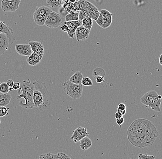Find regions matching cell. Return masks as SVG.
Wrapping results in <instances>:
<instances>
[{"instance_id": "cell-1", "label": "cell", "mask_w": 162, "mask_h": 159, "mask_svg": "<svg viewBox=\"0 0 162 159\" xmlns=\"http://www.w3.org/2000/svg\"><path fill=\"white\" fill-rule=\"evenodd\" d=\"M127 135L129 142L134 147L143 148L152 145L159 134L155 126L150 121L138 118L129 126Z\"/></svg>"}, {"instance_id": "cell-2", "label": "cell", "mask_w": 162, "mask_h": 159, "mask_svg": "<svg viewBox=\"0 0 162 159\" xmlns=\"http://www.w3.org/2000/svg\"><path fill=\"white\" fill-rule=\"evenodd\" d=\"M34 89L33 100L34 108L38 110L48 109L51 104L53 96L48 90L45 83L41 81H35Z\"/></svg>"}, {"instance_id": "cell-3", "label": "cell", "mask_w": 162, "mask_h": 159, "mask_svg": "<svg viewBox=\"0 0 162 159\" xmlns=\"http://www.w3.org/2000/svg\"><path fill=\"white\" fill-rule=\"evenodd\" d=\"M20 88L18 89V96L16 97L18 100L24 98L25 102H19V106L25 109H30L34 108L33 96L34 83L28 79L23 81L20 83Z\"/></svg>"}, {"instance_id": "cell-4", "label": "cell", "mask_w": 162, "mask_h": 159, "mask_svg": "<svg viewBox=\"0 0 162 159\" xmlns=\"http://www.w3.org/2000/svg\"><path fill=\"white\" fill-rule=\"evenodd\" d=\"M158 94L155 91H149L144 94L140 98V102L147 107L151 108L156 112L160 111V105L162 99H159Z\"/></svg>"}, {"instance_id": "cell-5", "label": "cell", "mask_w": 162, "mask_h": 159, "mask_svg": "<svg viewBox=\"0 0 162 159\" xmlns=\"http://www.w3.org/2000/svg\"><path fill=\"white\" fill-rule=\"evenodd\" d=\"M64 91L67 95L73 99H79L82 96L83 86L77 85L70 82L69 81H65L62 84Z\"/></svg>"}, {"instance_id": "cell-6", "label": "cell", "mask_w": 162, "mask_h": 159, "mask_svg": "<svg viewBox=\"0 0 162 159\" xmlns=\"http://www.w3.org/2000/svg\"><path fill=\"white\" fill-rule=\"evenodd\" d=\"M64 18L59 14L52 11L47 15L44 25L51 29H55L59 27L63 23Z\"/></svg>"}, {"instance_id": "cell-7", "label": "cell", "mask_w": 162, "mask_h": 159, "mask_svg": "<svg viewBox=\"0 0 162 159\" xmlns=\"http://www.w3.org/2000/svg\"><path fill=\"white\" fill-rule=\"evenodd\" d=\"M21 3V0H14L13 1L7 2L5 0H2L1 2V8L3 12H15L18 9L19 5Z\"/></svg>"}, {"instance_id": "cell-8", "label": "cell", "mask_w": 162, "mask_h": 159, "mask_svg": "<svg viewBox=\"0 0 162 159\" xmlns=\"http://www.w3.org/2000/svg\"><path fill=\"white\" fill-rule=\"evenodd\" d=\"M89 135V133L87 132V128L79 127L73 131L71 139L75 143H76L79 142L83 137L88 136Z\"/></svg>"}, {"instance_id": "cell-9", "label": "cell", "mask_w": 162, "mask_h": 159, "mask_svg": "<svg viewBox=\"0 0 162 159\" xmlns=\"http://www.w3.org/2000/svg\"><path fill=\"white\" fill-rule=\"evenodd\" d=\"M0 34H6L9 39L10 44L12 45L15 41V38L13 34V31L12 28L4 21L0 20Z\"/></svg>"}, {"instance_id": "cell-10", "label": "cell", "mask_w": 162, "mask_h": 159, "mask_svg": "<svg viewBox=\"0 0 162 159\" xmlns=\"http://www.w3.org/2000/svg\"><path fill=\"white\" fill-rule=\"evenodd\" d=\"M90 30L86 29L82 25L76 29L75 32V36L76 40L78 41H85L89 38Z\"/></svg>"}, {"instance_id": "cell-11", "label": "cell", "mask_w": 162, "mask_h": 159, "mask_svg": "<svg viewBox=\"0 0 162 159\" xmlns=\"http://www.w3.org/2000/svg\"><path fill=\"white\" fill-rule=\"evenodd\" d=\"M64 24L68 26V31L67 32L70 38L74 39L75 36V32L76 29L82 25V21L80 20L77 21H68L65 22Z\"/></svg>"}, {"instance_id": "cell-12", "label": "cell", "mask_w": 162, "mask_h": 159, "mask_svg": "<svg viewBox=\"0 0 162 159\" xmlns=\"http://www.w3.org/2000/svg\"><path fill=\"white\" fill-rule=\"evenodd\" d=\"M28 44L30 45L32 52H35L40 56L42 59L44 55V45L42 42L39 41H29Z\"/></svg>"}, {"instance_id": "cell-13", "label": "cell", "mask_w": 162, "mask_h": 159, "mask_svg": "<svg viewBox=\"0 0 162 159\" xmlns=\"http://www.w3.org/2000/svg\"><path fill=\"white\" fill-rule=\"evenodd\" d=\"M15 49L18 54L21 56L28 57L33 52L29 44H17L15 46Z\"/></svg>"}, {"instance_id": "cell-14", "label": "cell", "mask_w": 162, "mask_h": 159, "mask_svg": "<svg viewBox=\"0 0 162 159\" xmlns=\"http://www.w3.org/2000/svg\"><path fill=\"white\" fill-rule=\"evenodd\" d=\"M37 159H71L65 153H57L52 154L50 153L43 154L40 155Z\"/></svg>"}, {"instance_id": "cell-15", "label": "cell", "mask_w": 162, "mask_h": 159, "mask_svg": "<svg viewBox=\"0 0 162 159\" xmlns=\"http://www.w3.org/2000/svg\"><path fill=\"white\" fill-rule=\"evenodd\" d=\"M9 39L4 34H0V55L4 54L9 48Z\"/></svg>"}, {"instance_id": "cell-16", "label": "cell", "mask_w": 162, "mask_h": 159, "mask_svg": "<svg viewBox=\"0 0 162 159\" xmlns=\"http://www.w3.org/2000/svg\"><path fill=\"white\" fill-rule=\"evenodd\" d=\"M85 10H86L88 12L89 17H90L93 20H95V21L97 19L100 15V12L99 11L98 9L92 3L91 4L89 8L85 9Z\"/></svg>"}, {"instance_id": "cell-17", "label": "cell", "mask_w": 162, "mask_h": 159, "mask_svg": "<svg viewBox=\"0 0 162 159\" xmlns=\"http://www.w3.org/2000/svg\"><path fill=\"white\" fill-rule=\"evenodd\" d=\"M41 58L39 55H37L35 52H33L28 57L26 61L28 65L35 66L40 64L41 61Z\"/></svg>"}, {"instance_id": "cell-18", "label": "cell", "mask_w": 162, "mask_h": 159, "mask_svg": "<svg viewBox=\"0 0 162 159\" xmlns=\"http://www.w3.org/2000/svg\"><path fill=\"white\" fill-rule=\"evenodd\" d=\"M79 142L80 148L83 151H85L89 149L92 144L91 140L88 137H83Z\"/></svg>"}, {"instance_id": "cell-19", "label": "cell", "mask_w": 162, "mask_h": 159, "mask_svg": "<svg viewBox=\"0 0 162 159\" xmlns=\"http://www.w3.org/2000/svg\"><path fill=\"white\" fill-rule=\"evenodd\" d=\"M83 75L81 71H77L69 79V81L74 84L82 85V81Z\"/></svg>"}, {"instance_id": "cell-20", "label": "cell", "mask_w": 162, "mask_h": 159, "mask_svg": "<svg viewBox=\"0 0 162 159\" xmlns=\"http://www.w3.org/2000/svg\"><path fill=\"white\" fill-rule=\"evenodd\" d=\"M12 97L10 94H2L0 92V107L6 106L10 103Z\"/></svg>"}, {"instance_id": "cell-21", "label": "cell", "mask_w": 162, "mask_h": 159, "mask_svg": "<svg viewBox=\"0 0 162 159\" xmlns=\"http://www.w3.org/2000/svg\"><path fill=\"white\" fill-rule=\"evenodd\" d=\"M46 17L40 15L36 11H35L33 14V18L35 23L38 26H42L45 24Z\"/></svg>"}, {"instance_id": "cell-22", "label": "cell", "mask_w": 162, "mask_h": 159, "mask_svg": "<svg viewBox=\"0 0 162 159\" xmlns=\"http://www.w3.org/2000/svg\"><path fill=\"white\" fill-rule=\"evenodd\" d=\"M35 11L38 12V14H40L41 15L47 17V15L50 14L52 11L51 9L49 7H46V6H41L37 8Z\"/></svg>"}, {"instance_id": "cell-23", "label": "cell", "mask_w": 162, "mask_h": 159, "mask_svg": "<svg viewBox=\"0 0 162 159\" xmlns=\"http://www.w3.org/2000/svg\"><path fill=\"white\" fill-rule=\"evenodd\" d=\"M79 12H72L65 17L66 22L77 21L79 20Z\"/></svg>"}, {"instance_id": "cell-24", "label": "cell", "mask_w": 162, "mask_h": 159, "mask_svg": "<svg viewBox=\"0 0 162 159\" xmlns=\"http://www.w3.org/2000/svg\"><path fill=\"white\" fill-rule=\"evenodd\" d=\"M47 4L51 8H58L63 5V0H46Z\"/></svg>"}, {"instance_id": "cell-25", "label": "cell", "mask_w": 162, "mask_h": 159, "mask_svg": "<svg viewBox=\"0 0 162 159\" xmlns=\"http://www.w3.org/2000/svg\"><path fill=\"white\" fill-rule=\"evenodd\" d=\"M82 25L86 29L91 30L93 26V19L89 17H87L82 21Z\"/></svg>"}, {"instance_id": "cell-26", "label": "cell", "mask_w": 162, "mask_h": 159, "mask_svg": "<svg viewBox=\"0 0 162 159\" xmlns=\"http://www.w3.org/2000/svg\"><path fill=\"white\" fill-rule=\"evenodd\" d=\"M100 14L107 21L112 22L113 21V15L112 13L106 9H102L100 11Z\"/></svg>"}, {"instance_id": "cell-27", "label": "cell", "mask_w": 162, "mask_h": 159, "mask_svg": "<svg viewBox=\"0 0 162 159\" xmlns=\"http://www.w3.org/2000/svg\"><path fill=\"white\" fill-rule=\"evenodd\" d=\"M93 75L94 78H96L97 76H102V77H104L106 75V73L102 68L98 67L93 70Z\"/></svg>"}, {"instance_id": "cell-28", "label": "cell", "mask_w": 162, "mask_h": 159, "mask_svg": "<svg viewBox=\"0 0 162 159\" xmlns=\"http://www.w3.org/2000/svg\"><path fill=\"white\" fill-rule=\"evenodd\" d=\"M77 2H78V5H79V11H81L82 10H84L87 8L92 4L91 3L87 1L86 0H80L79 1Z\"/></svg>"}, {"instance_id": "cell-29", "label": "cell", "mask_w": 162, "mask_h": 159, "mask_svg": "<svg viewBox=\"0 0 162 159\" xmlns=\"http://www.w3.org/2000/svg\"><path fill=\"white\" fill-rule=\"evenodd\" d=\"M9 87L6 82L1 83L0 85V92L2 94H8L9 91Z\"/></svg>"}, {"instance_id": "cell-30", "label": "cell", "mask_w": 162, "mask_h": 159, "mask_svg": "<svg viewBox=\"0 0 162 159\" xmlns=\"http://www.w3.org/2000/svg\"><path fill=\"white\" fill-rule=\"evenodd\" d=\"M82 85L85 87L92 86L93 85V82L90 78L88 77L83 76L82 81Z\"/></svg>"}, {"instance_id": "cell-31", "label": "cell", "mask_w": 162, "mask_h": 159, "mask_svg": "<svg viewBox=\"0 0 162 159\" xmlns=\"http://www.w3.org/2000/svg\"><path fill=\"white\" fill-rule=\"evenodd\" d=\"M87 17H89V15L86 10H82L79 12V20L82 21L84 18Z\"/></svg>"}, {"instance_id": "cell-32", "label": "cell", "mask_w": 162, "mask_h": 159, "mask_svg": "<svg viewBox=\"0 0 162 159\" xmlns=\"http://www.w3.org/2000/svg\"><path fill=\"white\" fill-rule=\"evenodd\" d=\"M9 108L6 106L0 107V117H3L8 114Z\"/></svg>"}, {"instance_id": "cell-33", "label": "cell", "mask_w": 162, "mask_h": 159, "mask_svg": "<svg viewBox=\"0 0 162 159\" xmlns=\"http://www.w3.org/2000/svg\"><path fill=\"white\" fill-rule=\"evenodd\" d=\"M155 156L150 155L147 154H140L138 156V159H155Z\"/></svg>"}, {"instance_id": "cell-34", "label": "cell", "mask_w": 162, "mask_h": 159, "mask_svg": "<svg viewBox=\"0 0 162 159\" xmlns=\"http://www.w3.org/2000/svg\"><path fill=\"white\" fill-rule=\"evenodd\" d=\"M106 21H107V20L105 19V18H103V17L101 15H100V16H99L98 18H97V19L96 20V22L97 25L101 27H102L103 24H104V23H105Z\"/></svg>"}, {"instance_id": "cell-35", "label": "cell", "mask_w": 162, "mask_h": 159, "mask_svg": "<svg viewBox=\"0 0 162 159\" xmlns=\"http://www.w3.org/2000/svg\"><path fill=\"white\" fill-rule=\"evenodd\" d=\"M104 77H102V76H97V77H96L95 79H96V82H97V83H99V84H100V83H106V81L104 80Z\"/></svg>"}, {"instance_id": "cell-36", "label": "cell", "mask_w": 162, "mask_h": 159, "mask_svg": "<svg viewBox=\"0 0 162 159\" xmlns=\"http://www.w3.org/2000/svg\"><path fill=\"white\" fill-rule=\"evenodd\" d=\"M124 122V119L123 117L120 118V119H116V122L117 125L121 128V125H122Z\"/></svg>"}, {"instance_id": "cell-37", "label": "cell", "mask_w": 162, "mask_h": 159, "mask_svg": "<svg viewBox=\"0 0 162 159\" xmlns=\"http://www.w3.org/2000/svg\"><path fill=\"white\" fill-rule=\"evenodd\" d=\"M117 109L118 110H121V111H124V110H126V105L123 103H121L118 105Z\"/></svg>"}, {"instance_id": "cell-38", "label": "cell", "mask_w": 162, "mask_h": 159, "mask_svg": "<svg viewBox=\"0 0 162 159\" xmlns=\"http://www.w3.org/2000/svg\"><path fill=\"white\" fill-rule=\"evenodd\" d=\"M20 82L17 81V82H16L15 83H14L13 84V86H12V88L13 90H17L19 89L20 88Z\"/></svg>"}, {"instance_id": "cell-39", "label": "cell", "mask_w": 162, "mask_h": 159, "mask_svg": "<svg viewBox=\"0 0 162 159\" xmlns=\"http://www.w3.org/2000/svg\"><path fill=\"white\" fill-rule=\"evenodd\" d=\"M61 29L63 31L67 32V31H68V26H67V25H66V24H64V25H63L61 26Z\"/></svg>"}, {"instance_id": "cell-40", "label": "cell", "mask_w": 162, "mask_h": 159, "mask_svg": "<svg viewBox=\"0 0 162 159\" xmlns=\"http://www.w3.org/2000/svg\"><path fill=\"white\" fill-rule=\"evenodd\" d=\"M123 115L121 113L119 112L116 111L114 114L115 118L116 119H120V118L123 117Z\"/></svg>"}, {"instance_id": "cell-41", "label": "cell", "mask_w": 162, "mask_h": 159, "mask_svg": "<svg viewBox=\"0 0 162 159\" xmlns=\"http://www.w3.org/2000/svg\"><path fill=\"white\" fill-rule=\"evenodd\" d=\"M6 83H7V85H8V86L9 88H12L15 82H14V81H13L12 80H8L7 81Z\"/></svg>"}, {"instance_id": "cell-42", "label": "cell", "mask_w": 162, "mask_h": 159, "mask_svg": "<svg viewBox=\"0 0 162 159\" xmlns=\"http://www.w3.org/2000/svg\"><path fill=\"white\" fill-rule=\"evenodd\" d=\"M116 111L119 112L121 113L123 115H125V114H126V110H124V111H121V110H118V109H117V110H116Z\"/></svg>"}, {"instance_id": "cell-43", "label": "cell", "mask_w": 162, "mask_h": 159, "mask_svg": "<svg viewBox=\"0 0 162 159\" xmlns=\"http://www.w3.org/2000/svg\"><path fill=\"white\" fill-rule=\"evenodd\" d=\"M159 63L161 65H162V54H161L159 58Z\"/></svg>"}, {"instance_id": "cell-44", "label": "cell", "mask_w": 162, "mask_h": 159, "mask_svg": "<svg viewBox=\"0 0 162 159\" xmlns=\"http://www.w3.org/2000/svg\"><path fill=\"white\" fill-rule=\"evenodd\" d=\"M78 0H70V1L72 3H75V2H77Z\"/></svg>"}, {"instance_id": "cell-45", "label": "cell", "mask_w": 162, "mask_h": 159, "mask_svg": "<svg viewBox=\"0 0 162 159\" xmlns=\"http://www.w3.org/2000/svg\"><path fill=\"white\" fill-rule=\"evenodd\" d=\"M5 1H6L8 2H10L13 1L14 0H5Z\"/></svg>"}, {"instance_id": "cell-46", "label": "cell", "mask_w": 162, "mask_h": 159, "mask_svg": "<svg viewBox=\"0 0 162 159\" xmlns=\"http://www.w3.org/2000/svg\"><path fill=\"white\" fill-rule=\"evenodd\" d=\"M130 159H136V158H131Z\"/></svg>"}, {"instance_id": "cell-47", "label": "cell", "mask_w": 162, "mask_h": 159, "mask_svg": "<svg viewBox=\"0 0 162 159\" xmlns=\"http://www.w3.org/2000/svg\"><path fill=\"white\" fill-rule=\"evenodd\" d=\"M1 120H0V124H1Z\"/></svg>"}, {"instance_id": "cell-48", "label": "cell", "mask_w": 162, "mask_h": 159, "mask_svg": "<svg viewBox=\"0 0 162 159\" xmlns=\"http://www.w3.org/2000/svg\"><path fill=\"white\" fill-rule=\"evenodd\" d=\"M1 82H0V85H1Z\"/></svg>"}]
</instances>
